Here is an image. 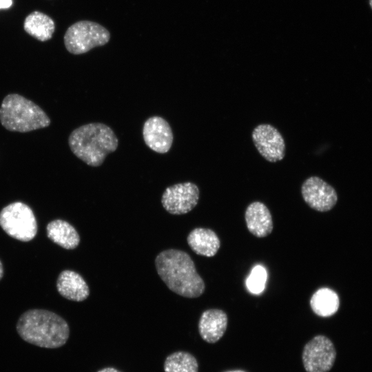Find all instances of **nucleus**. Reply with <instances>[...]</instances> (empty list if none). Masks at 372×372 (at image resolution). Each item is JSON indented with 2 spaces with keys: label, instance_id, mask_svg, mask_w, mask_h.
Returning <instances> with one entry per match:
<instances>
[{
  "label": "nucleus",
  "instance_id": "obj_18",
  "mask_svg": "<svg viewBox=\"0 0 372 372\" xmlns=\"http://www.w3.org/2000/svg\"><path fill=\"white\" fill-rule=\"evenodd\" d=\"M309 304L311 310L317 316L324 318L330 317L338 311L340 300L335 291L327 287H322L313 293Z\"/></svg>",
  "mask_w": 372,
  "mask_h": 372
},
{
  "label": "nucleus",
  "instance_id": "obj_10",
  "mask_svg": "<svg viewBox=\"0 0 372 372\" xmlns=\"http://www.w3.org/2000/svg\"><path fill=\"white\" fill-rule=\"evenodd\" d=\"M252 140L260 154L267 161L275 163L283 159L285 143L280 132L269 124H260L252 132Z\"/></svg>",
  "mask_w": 372,
  "mask_h": 372
},
{
  "label": "nucleus",
  "instance_id": "obj_24",
  "mask_svg": "<svg viewBox=\"0 0 372 372\" xmlns=\"http://www.w3.org/2000/svg\"><path fill=\"white\" fill-rule=\"evenodd\" d=\"M225 372H246V371H242V370H240V369H236V370L227 371H225Z\"/></svg>",
  "mask_w": 372,
  "mask_h": 372
},
{
  "label": "nucleus",
  "instance_id": "obj_17",
  "mask_svg": "<svg viewBox=\"0 0 372 372\" xmlns=\"http://www.w3.org/2000/svg\"><path fill=\"white\" fill-rule=\"evenodd\" d=\"M24 30L30 36L41 41L50 40L55 30V24L51 17L39 11L28 14L24 20Z\"/></svg>",
  "mask_w": 372,
  "mask_h": 372
},
{
  "label": "nucleus",
  "instance_id": "obj_22",
  "mask_svg": "<svg viewBox=\"0 0 372 372\" xmlns=\"http://www.w3.org/2000/svg\"><path fill=\"white\" fill-rule=\"evenodd\" d=\"M97 372H121V371L113 367H106V368H103L98 371Z\"/></svg>",
  "mask_w": 372,
  "mask_h": 372
},
{
  "label": "nucleus",
  "instance_id": "obj_4",
  "mask_svg": "<svg viewBox=\"0 0 372 372\" xmlns=\"http://www.w3.org/2000/svg\"><path fill=\"white\" fill-rule=\"evenodd\" d=\"M0 122L9 131L28 132L49 126L50 119L32 101L18 94H10L1 103Z\"/></svg>",
  "mask_w": 372,
  "mask_h": 372
},
{
  "label": "nucleus",
  "instance_id": "obj_8",
  "mask_svg": "<svg viewBox=\"0 0 372 372\" xmlns=\"http://www.w3.org/2000/svg\"><path fill=\"white\" fill-rule=\"evenodd\" d=\"M198 187L185 182L169 186L164 191L161 203L164 209L171 214L181 215L192 211L199 200Z\"/></svg>",
  "mask_w": 372,
  "mask_h": 372
},
{
  "label": "nucleus",
  "instance_id": "obj_3",
  "mask_svg": "<svg viewBox=\"0 0 372 372\" xmlns=\"http://www.w3.org/2000/svg\"><path fill=\"white\" fill-rule=\"evenodd\" d=\"M68 144L77 158L91 167H99L109 154L116 150L118 140L108 125L91 123L74 130Z\"/></svg>",
  "mask_w": 372,
  "mask_h": 372
},
{
  "label": "nucleus",
  "instance_id": "obj_9",
  "mask_svg": "<svg viewBox=\"0 0 372 372\" xmlns=\"http://www.w3.org/2000/svg\"><path fill=\"white\" fill-rule=\"evenodd\" d=\"M304 202L313 209L325 212L331 210L338 201L335 189L318 176L307 178L301 187Z\"/></svg>",
  "mask_w": 372,
  "mask_h": 372
},
{
  "label": "nucleus",
  "instance_id": "obj_11",
  "mask_svg": "<svg viewBox=\"0 0 372 372\" xmlns=\"http://www.w3.org/2000/svg\"><path fill=\"white\" fill-rule=\"evenodd\" d=\"M143 136L146 145L159 154L168 152L174 139L169 124L165 119L158 116L149 117L145 121Z\"/></svg>",
  "mask_w": 372,
  "mask_h": 372
},
{
  "label": "nucleus",
  "instance_id": "obj_16",
  "mask_svg": "<svg viewBox=\"0 0 372 372\" xmlns=\"http://www.w3.org/2000/svg\"><path fill=\"white\" fill-rule=\"evenodd\" d=\"M46 234L51 241L65 249H74L80 242V236L76 229L68 222L61 219L48 223Z\"/></svg>",
  "mask_w": 372,
  "mask_h": 372
},
{
  "label": "nucleus",
  "instance_id": "obj_2",
  "mask_svg": "<svg viewBox=\"0 0 372 372\" xmlns=\"http://www.w3.org/2000/svg\"><path fill=\"white\" fill-rule=\"evenodd\" d=\"M16 329L24 341L47 349L62 347L70 336V327L62 317L41 309H29L23 313L18 319Z\"/></svg>",
  "mask_w": 372,
  "mask_h": 372
},
{
  "label": "nucleus",
  "instance_id": "obj_23",
  "mask_svg": "<svg viewBox=\"0 0 372 372\" xmlns=\"http://www.w3.org/2000/svg\"><path fill=\"white\" fill-rule=\"evenodd\" d=\"M4 275V269L2 262L0 260V280L2 279Z\"/></svg>",
  "mask_w": 372,
  "mask_h": 372
},
{
  "label": "nucleus",
  "instance_id": "obj_21",
  "mask_svg": "<svg viewBox=\"0 0 372 372\" xmlns=\"http://www.w3.org/2000/svg\"><path fill=\"white\" fill-rule=\"evenodd\" d=\"M12 4V0H0V9L9 8Z\"/></svg>",
  "mask_w": 372,
  "mask_h": 372
},
{
  "label": "nucleus",
  "instance_id": "obj_1",
  "mask_svg": "<svg viewBox=\"0 0 372 372\" xmlns=\"http://www.w3.org/2000/svg\"><path fill=\"white\" fill-rule=\"evenodd\" d=\"M155 266L159 277L175 293L195 298L204 293V280L185 251L174 249L163 251L156 257Z\"/></svg>",
  "mask_w": 372,
  "mask_h": 372
},
{
  "label": "nucleus",
  "instance_id": "obj_5",
  "mask_svg": "<svg viewBox=\"0 0 372 372\" xmlns=\"http://www.w3.org/2000/svg\"><path fill=\"white\" fill-rule=\"evenodd\" d=\"M0 227L11 238L29 242L37 234L38 226L32 209L22 202H14L0 211Z\"/></svg>",
  "mask_w": 372,
  "mask_h": 372
},
{
  "label": "nucleus",
  "instance_id": "obj_14",
  "mask_svg": "<svg viewBox=\"0 0 372 372\" xmlns=\"http://www.w3.org/2000/svg\"><path fill=\"white\" fill-rule=\"evenodd\" d=\"M56 289L63 298L75 302L87 298L90 289L83 277L72 270L61 271L56 280Z\"/></svg>",
  "mask_w": 372,
  "mask_h": 372
},
{
  "label": "nucleus",
  "instance_id": "obj_19",
  "mask_svg": "<svg viewBox=\"0 0 372 372\" xmlns=\"http://www.w3.org/2000/svg\"><path fill=\"white\" fill-rule=\"evenodd\" d=\"M165 372H198L196 358L186 351H176L169 355L164 362Z\"/></svg>",
  "mask_w": 372,
  "mask_h": 372
},
{
  "label": "nucleus",
  "instance_id": "obj_12",
  "mask_svg": "<svg viewBox=\"0 0 372 372\" xmlns=\"http://www.w3.org/2000/svg\"><path fill=\"white\" fill-rule=\"evenodd\" d=\"M245 220L248 231L257 238H265L273 231V223L271 212L262 203H250L245 212Z\"/></svg>",
  "mask_w": 372,
  "mask_h": 372
},
{
  "label": "nucleus",
  "instance_id": "obj_20",
  "mask_svg": "<svg viewBox=\"0 0 372 372\" xmlns=\"http://www.w3.org/2000/svg\"><path fill=\"white\" fill-rule=\"evenodd\" d=\"M267 272L265 269L260 265L255 266L247 279L248 290L254 294L261 293L265 287Z\"/></svg>",
  "mask_w": 372,
  "mask_h": 372
},
{
  "label": "nucleus",
  "instance_id": "obj_15",
  "mask_svg": "<svg viewBox=\"0 0 372 372\" xmlns=\"http://www.w3.org/2000/svg\"><path fill=\"white\" fill-rule=\"evenodd\" d=\"M187 244L196 254L214 256L220 247L218 235L211 229L197 227L192 230L187 237Z\"/></svg>",
  "mask_w": 372,
  "mask_h": 372
},
{
  "label": "nucleus",
  "instance_id": "obj_6",
  "mask_svg": "<svg viewBox=\"0 0 372 372\" xmlns=\"http://www.w3.org/2000/svg\"><path fill=\"white\" fill-rule=\"evenodd\" d=\"M110 39V32L103 25L90 21H80L68 28L64 44L71 54H81L105 45Z\"/></svg>",
  "mask_w": 372,
  "mask_h": 372
},
{
  "label": "nucleus",
  "instance_id": "obj_13",
  "mask_svg": "<svg viewBox=\"0 0 372 372\" xmlns=\"http://www.w3.org/2000/svg\"><path fill=\"white\" fill-rule=\"evenodd\" d=\"M227 322V315L224 311L218 309H207L200 317L199 333L205 342L215 343L225 334Z\"/></svg>",
  "mask_w": 372,
  "mask_h": 372
},
{
  "label": "nucleus",
  "instance_id": "obj_7",
  "mask_svg": "<svg viewBox=\"0 0 372 372\" xmlns=\"http://www.w3.org/2000/svg\"><path fill=\"white\" fill-rule=\"evenodd\" d=\"M336 358L332 341L325 335H318L304 347L302 363L307 372H329Z\"/></svg>",
  "mask_w": 372,
  "mask_h": 372
},
{
  "label": "nucleus",
  "instance_id": "obj_25",
  "mask_svg": "<svg viewBox=\"0 0 372 372\" xmlns=\"http://www.w3.org/2000/svg\"><path fill=\"white\" fill-rule=\"evenodd\" d=\"M369 6L372 10V0H369Z\"/></svg>",
  "mask_w": 372,
  "mask_h": 372
}]
</instances>
